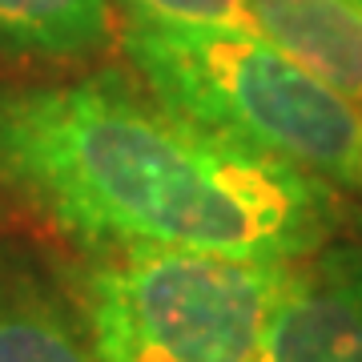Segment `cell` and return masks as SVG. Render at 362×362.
Here are the masks:
<instances>
[{"label": "cell", "mask_w": 362, "mask_h": 362, "mask_svg": "<svg viewBox=\"0 0 362 362\" xmlns=\"http://www.w3.org/2000/svg\"><path fill=\"white\" fill-rule=\"evenodd\" d=\"M0 185L105 250L306 258L334 185L173 113L121 73L0 89Z\"/></svg>", "instance_id": "cell-1"}, {"label": "cell", "mask_w": 362, "mask_h": 362, "mask_svg": "<svg viewBox=\"0 0 362 362\" xmlns=\"http://www.w3.org/2000/svg\"><path fill=\"white\" fill-rule=\"evenodd\" d=\"M282 262L197 250H117L77 282L101 362H258Z\"/></svg>", "instance_id": "cell-3"}, {"label": "cell", "mask_w": 362, "mask_h": 362, "mask_svg": "<svg viewBox=\"0 0 362 362\" xmlns=\"http://www.w3.org/2000/svg\"><path fill=\"white\" fill-rule=\"evenodd\" d=\"M0 362H101L81 310L25 262H0Z\"/></svg>", "instance_id": "cell-6"}, {"label": "cell", "mask_w": 362, "mask_h": 362, "mask_svg": "<svg viewBox=\"0 0 362 362\" xmlns=\"http://www.w3.org/2000/svg\"><path fill=\"white\" fill-rule=\"evenodd\" d=\"M109 33V0H0V57L13 61H81Z\"/></svg>", "instance_id": "cell-7"}, {"label": "cell", "mask_w": 362, "mask_h": 362, "mask_svg": "<svg viewBox=\"0 0 362 362\" xmlns=\"http://www.w3.org/2000/svg\"><path fill=\"white\" fill-rule=\"evenodd\" d=\"M254 28L286 57L362 105V4L358 0H246Z\"/></svg>", "instance_id": "cell-5"}, {"label": "cell", "mask_w": 362, "mask_h": 362, "mask_svg": "<svg viewBox=\"0 0 362 362\" xmlns=\"http://www.w3.org/2000/svg\"><path fill=\"white\" fill-rule=\"evenodd\" d=\"M258 362H362V242L286 266Z\"/></svg>", "instance_id": "cell-4"}, {"label": "cell", "mask_w": 362, "mask_h": 362, "mask_svg": "<svg viewBox=\"0 0 362 362\" xmlns=\"http://www.w3.org/2000/svg\"><path fill=\"white\" fill-rule=\"evenodd\" d=\"M133 21L181 28H254L246 0H121Z\"/></svg>", "instance_id": "cell-8"}, {"label": "cell", "mask_w": 362, "mask_h": 362, "mask_svg": "<svg viewBox=\"0 0 362 362\" xmlns=\"http://www.w3.org/2000/svg\"><path fill=\"white\" fill-rule=\"evenodd\" d=\"M121 49L161 105L238 145L362 189V105L286 57L258 28L125 21Z\"/></svg>", "instance_id": "cell-2"}, {"label": "cell", "mask_w": 362, "mask_h": 362, "mask_svg": "<svg viewBox=\"0 0 362 362\" xmlns=\"http://www.w3.org/2000/svg\"><path fill=\"white\" fill-rule=\"evenodd\" d=\"M358 4H362V0H358Z\"/></svg>", "instance_id": "cell-9"}]
</instances>
